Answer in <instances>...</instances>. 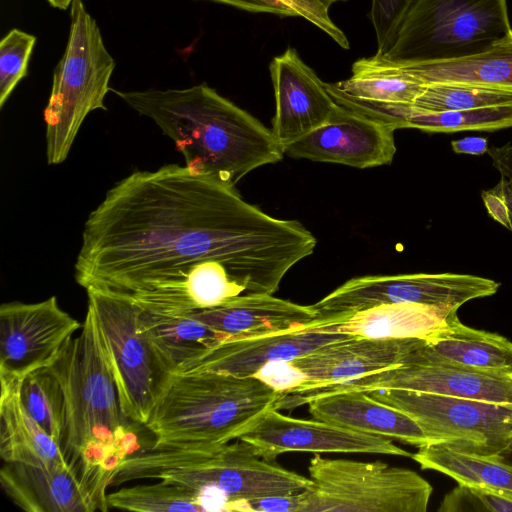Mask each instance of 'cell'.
<instances>
[{"label":"cell","mask_w":512,"mask_h":512,"mask_svg":"<svg viewBox=\"0 0 512 512\" xmlns=\"http://www.w3.org/2000/svg\"><path fill=\"white\" fill-rule=\"evenodd\" d=\"M316 244L300 222L167 164L136 170L107 191L84 224L74 276L85 290L128 296L142 310L183 313L221 303L231 278L245 293H275Z\"/></svg>","instance_id":"1"},{"label":"cell","mask_w":512,"mask_h":512,"mask_svg":"<svg viewBox=\"0 0 512 512\" xmlns=\"http://www.w3.org/2000/svg\"><path fill=\"white\" fill-rule=\"evenodd\" d=\"M113 91L172 140L195 175L235 187L252 170L284 156L271 129L206 83L184 89Z\"/></svg>","instance_id":"2"},{"label":"cell","mask_w":512,"mask_h":512,"mask_svg":"<svg viewBox=\"0 0 512 512\" xmlns=\"http://www.w3.org/2000/svg\"><path fill=\"white\" fill-rule=\"evenodd\" d=\"M157 479L197 494L205 511H244L245 502L298 495L312 480L259 457L245 441L150 447L126 457L113 484Z\"/></svg>","instance_id":"3"},{"label":"cell","mask_w":512,"mask_h":512,"mask_svg":"<svg viewBox=\"0 0 512 512\" xmlns=\"http://www.w3.org/2000/svg\"><path fill=\"white\" fill-rule=\"evenodd\" d=\"M282 392L258 377L217 372L169 374L144 425L151 447L238 439Z\"/></svg>","instance_id":"4"},{"label":"cell","mask_w":512,"mask_h":512,"mask_svg":"<svg viewBox=\"0 0 512 512\" xmlns=\"http://www.w3.org/2000/svg\"><path fill=\"white\" fill-rule=\"evenodd\" d=\"M59 381L66 403L61 450L76 469L82 452L96 443L133 454L137 438L120 408L115 382L102 344L97 318L88 305L80 334L45 368ZM77 471V470H76Z\"/></svg>","instance_id":"5"},{"label":"cell","mask_w":512,"mask_h":512,"mask_svg":"<svg viewBox=\"0 0 512 512\" xmlns=\"http://www.w3.org/2000/svg\"><path fill=\"white\" fill-rule=\"evenodd\" d=\"M115 61L104 44L96 20L82 0L70 5V30L65 51L54 69L51 93L44 109L46 159L66 160L86 116L106 110Z\"/></svg>","instance_id":"6"},{"label":"cell","mask_w":512,"mask_h":512,"mask_svg":"<svg viewBox=\"0 0 512 512\" xmlns=\"http://www.w3.org/2000/svg\"><path fill=\"white\" fill-rule=\"evenodd\" d=\"M511 29L506 0H414L374 55L392 63L466 57Z\"/></svg>","instance_id":"7"},{"label":"cell","mask_w":512,"mask_h":512,"mask_svg":"<svg viewBox=\"0 0 512 512\" xmlns=\"http://www.w3.org/2000/svg\"><path fill=\"white\" fill-rule=\"evenodd\" d=\"M312 486L299 494V512H426L433 491L415 471L382 461L310 459Z\"/></svg>","instance_id":"8"},{"label":"cell","mask_w":512,"mask_h":512,"mask_svg":"<svg viewBox=\"0 0 512 512\" xmlns=\"http://www.w3.org/2000/svg\"><path fill=\"white\" fill-rule=\"evenodd\" d=\"M88 305L96 315L102 344L123 415L145 425L168 376L139 328L141 308L128 296L90 288Z\"/></svg>","instance_id":"9"},{"label":"cell","mask_w":512,"mask_h":512,"mask_svg":"<svg viewBox=\"0 0 512 512\" xmlns=\"http://www.w3.org/2000/svg\"><path fill=\"white\" fill-rule=\"evenodd\" d=\"M367 393L411 416L428 443L494 456L512 437V404L400 389Z\"/></svg>","instance_id":"10"},{"label":"cell","mask_w":512,"mask_h":512,"mask_svg":"<svg viewBox=\"0 0 512 512\" xmlns=\"http://www.w3.org/2000/svg\"><path fill=\"white\" fill-rule=\"evenodd\" d=\"M55 296L0 307V378L23 380L51 366L81 329Z\"/></svg>","instance_id":"11"},{"label":"cell","mask_w":512,"mask_h":512,"mask_svg":"<svg viewBox=\"0 0 512 512\" xmlns=\"http://www.w3.org/2000/svg\"><path fill=\"white\" fill-rule=\"evenodd\" d=\"M238 439L247 442L259 457L268 461H275L280 454L290 451L412 456L389 437L362 433L316 419L293 418L274 407Z\"/></svg>","instance_id":"12"},{"label":"cell","mask_w":512,"mask_h":512,"mask_svg":"<svg viewBox=\"0 0 512 512\" xmlns=\"http://www.w3.org/2000/svg\"><path fill=\"white\" fill-rule=\"evenodd\" d=\"M274 90L272 133L284 149L328 123L339 105L314 70L294 48L275 56L269 65Z\"/></svg>","instance_id":"13"},{"label":"cell","mask_w":512,"mask_h":512,"mask_svg":"<svg viewBox=\"0 0 512 512\" xmlns=\"http://www.w3.org/2000/svg\"><path fill=\"white\" fill-rule=\"evenodd\" d=\"M395 130L339 105L328 123L287 146L284 154L360 169L387 165L396 153Z\"/></svg>","instance_id":"14"},{"label":"cell","mask_w":512,"mask_h":512,"mask_svg":"<svg viewBox=\"0 0 512 512\" xmlns=\"http://www.w3.org/2000/svg\"><path fill=\"white\" fill-rule=\"evenodd\" d=\"M356 336L316 332L311 327L223 341L183 364L173 374L217 372L255 377L266 365L287 362L330 343Z\"/></svg>","instance_id":"15"},{"label":"cell","mask_w":512,"mask_h":512,"mask_svg":"<svg viewBox=\"0 0 512 512\" xmlns=\"http://www.w3.org/2000/svg\"><path fill=\"white\" fill-rule=\"evenodd\" d=\"M418 340L353 337L327 344L289 361L304 378L300 386L292 389L307 390L335 385L402 365Z\"/></svg>","instance_id":"16"},{"label":"cell","mask_w":512,"mask_h":512,"mask_svg":"<svg viewBox=\"0 0 512 512\" xmlns=\"http://www.w3.org/2000/svg\"><path fill=\"white\" fill-rule=\"evenodd\" d=\"M192 315L228 339L289 332L342 322L352 314L323 317L314 305H300L264 293H245Z\"/></svg>","instance_id":"17"},{"label":"cell","mask_w":512,"mask_h":512,"mask_svg":"<svg viewBox=\"0 0 512 512\" xmlns=\"http://www.w3.org/2000/svg\"><path fill=\"white\" fill-rule=\"evenodd\" d=\"M402 365H441L512 375V342L507 338L462 324L457 312L447 325L424 338Z\"/></svg>","instance_id":"18"},{"label":"cell","mask_w":512,"mask_h":512,"mask_svg":"<svg viewBox=\"0 0 512 512\" xmlns=\"http://www.w3.org/2000/svg\"><path fill=\"white\" fill-rule=\"evenodd\" d=\"M0 484L13 503L26 512L96 511L71 464L45 468L5 462Z\"/></svg>","instance_id":"19"},{"label":"cell","mask_w":512,"mask_h":512,"mask_svg":"<svg viewBox=\"0 0 512 512\" xmlns=\"http://www.w3.org/2000/svg\"><path fill=\"white\" fill-rule=\"evenodd\" d=\"M313 419L362 433L389 437L417 446L428 444L419 424L405 412L367 392L344 391L317 396L308 402Z\"/></svg>","instance_id":"20"},{"label":"cell","mask_w":512,"mask_h":512,"mask_svg":"<svg viewBox=\"0 0 512 512\" xmlns=\"http://www.w3.org/2000/svg\"><path fill=\"white\" fill-rule=\"evenodd\" d=\"M0 456L4 462L45 468L70 465L60 445L32 418L20 394L22 380L0 378Z\"/></svg>","instance_id":"21"},{"label":"cell","mask_w":512,"mask_h":512,"mask_svg":"<svg viewBox=\"0 0 512 512\" xmlns=\"http://www.w3.org/2000/svg\"><path fill=\"white\" fill-rule=\"evenodd\" d=\"M139 328L149 341L162 369L169 375L228 337L195 318L191 311H140Z\"/></svg>","instance_id":"22"},{"label":"cell","mask_w":512,"mask_h":512,"mask_svg":"<svg viewBox=\"0 0 512 512\" xmlns=\"http://www.w3.org/2000/svg\"><path fill=\"white\" fill-rule=\"evenodd\" d=\"M393 64L424 84L465 83L512 89V29L504 37L473 55Z\"/></svg>","instance_id":"23"},{"label":"cell","mask_w":512,"mask_h":512,"mask_svg":"<svg viewBox=\"0 0 512 512\" xmlns=\"http://www.w3.org/2000/svg\"><path fill=\"white\" fill-rule=\"evenodd\" d=\"M447 325L439 309L414 303L383 304L357 311L342 322L311 327L369 339L424 338Z\"/></svg>","instance_id":"24"},{"label":"cell","mask_w":512,"mask_h":512,"mask_svg":"<svg viewBox=\"0 0 512 512\" xmlns=\"http://www.w3.org/2000/svg\"><path fill=\"white\" fill-rule=\"evenodd\" d=\"M411 458L421 469H429L468 484L512 495V466L495 456L479 455L443 444L428 443Z\"/></svg>","instance_id":"25"},{"label":"cell","mask_w":512,"mask_h":512,"mask_svg":"<svg viewBox=\"0 0 512 512\" xmlns=\"http://www.w3.org/2000/svg\"><path fill=\"white\" fill-rule=\"evenodd\" d=\"M410 106L433 113L512 106V89L465 83L425 84Z\"/></svg>","instance_id":"26"},{"label":"cell","mask_w":512,"mask_h":512,"mask_svg":"<svg viewBox=\"0 0 512 512\" xmlns=\"http://www.w3.org/2000/svg\"><path fill=\"white\" fill-rule=\"evenodd\" d=\"M20 394L32 418L61 445L66 428V403L57 378L46 369L29 374L22 380Z\"/></svg>","instance_id":"27"},{"label":"cell","mask_w":512,"mask_h":512,"mask_svg":"<svg viewBox=\"0 0 512 512\" xmlns=\"http://www.w3.org/2000/svg\"><path fill=\"white\" fill-rule=\"evenodd\" d=\"M109 508L137 512L205 511L197 494L160 480L107 494Z\"/></svg>","instance_id":"28"},{"label":"cell","mask_w":512,"mask_h":512,"mask_svg":"<svg viewBox=\"0 0 512 512\" xmlns=\"http://www.w3.org/2000/svg\"><path fill=\"white\" fill-rule=\"evenodd\" d=\"M36 37L20 29H11L0 43V108L18 83L27 75Z\"/></svg>","instance_id":"29"},{"label":"cell","mask_w":512,"mask_h":512,"mask_svg":"<svg viewBox=\"0 0 512 512\" xmlns=\"http://www.w3.org/2000/svg\"><path fill=\"white\" fill-rule=\"evenodd\" d=\"M437 510L438 512H512V495L458 483L445 495Z\"/></svg>","instance_id":"30"},{"label":"cell","mask_w":512,"mask_h":512,"mask_svg":"<svg viewBox=\"0 0 512 512\" xmlns=\"http://www.w3.org/2000/svg\"><path fill=\"white\" fill-rule=\"evenodd\" d=\"M298 15L325 34L341 48L349 49L350 43L345 33L332 21L329 10L337 2L346 0H284Z\"/></svg>","instance_id":"31"},{"label":"cell","mask_w":512,"mask_h":512,"mask_svg":"<svg viewBox=\"0 0 512 512\" xmlns=\"http://www.w3.org/2000/svg\"><path fill=\"white\" fill-rule=\"evenodd\" d=\"M414 0H371L369 19L375 31L377 50L393 35L404 13Z\"/></svg>","instance_id":"32"},{"label":"cell","mask_w":512,"mask_h":512,"mask_svg":"<svg viewBox=\"0 0 512 512\" xmlns=\"http://www.w3.org/2000/svg\"><path fill=\"white\" fill-rule=\"evenodd\" d=\"M482 200L488 214L509 231H512V186L501 177L492 189L482 191Z\"/></svg>","instance_id":"33"},{"label":"cell","mask_w":512,"mask_h":512,"mask_svg":"<svg viewBox=\"0 0 512 512\" xmlns=\"http://www.w3.org/2000/svg\"><path fill=\"white\" fill-rule=\"evenodd\" d=\"M255 13H270L281 17H298L284 0H208Z\"/></svg>","instance_id":"34"},{"label":"cell","mask_w":512,"mask_h":512,"mask_svg":"<svg viewBox=\"0 0 512 512\" xmlns=\"http://www.w3.org/2000/svg\"><path fill=\"white\" fill-rule=\"evenodd\" d=\"M299 505V494L290 496H272L252 499L245 502V511L299 512Z\"/></svg>","instance_id":"35"},{"label":"cell","mask_w":512,"mask_h":512,"mask_svg":"<svg viewBox=\"0 0 512 512\" xmlns=\"http://www.w3.org/2000/svg\"><path fill=\"white\" fill-rule=\"evenodd\" d=\"M487 153L491 157L492 164L500 173V176L508 180L512 186V143L488 148Z\"/></svg>","instance_id":"36"},{"label":"cell","mask_w":512,"mask_h":512,"mask_svg":"<svg viewBox=\"0 0 512 512\" xmlns=\"http://www.w3.org/2000/svg\"><path fill=\"white\" fill-rule=\"evenodd\" d=\"M452 150L458 154L480 156L488 151V140L485 137L468 136L451 142Z\"/></svg>","instance_id":"37"},{"label":"cell","mask_w":512,"mask_h":512,"mask_svg":"<svg viewBox=\"0 0 512 512\" xmlns=\"http://www.w3.org/2000/svg\"><path fill=\"white\" fill-rule=\"evenodd\" d=\"M494 456L498 460L512 466V437L509 440L508 444L498 454Z\"/></svg>","instance_id":"38"},{"label":"cell","mask_w":512,"mask_h":512,"mask_svg":"<svg viewBox=\"0 0 512 512\" xmlns=\"http://www.w3.org/2000/svg\"><path fill=\"white\" fill-rule=\"evenodd\" d=\"M49 4L57 9L65 10L70 7L73 0H47Z\"/></svg>","instance_id":"39"}]
</instances>
